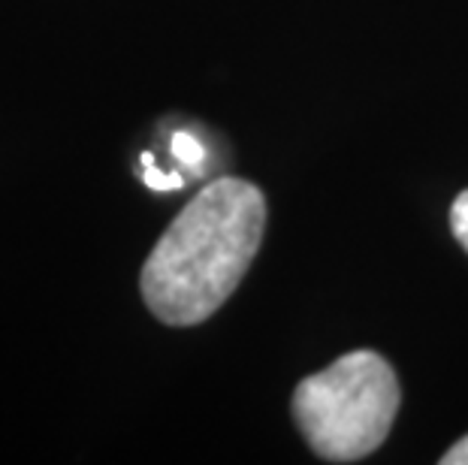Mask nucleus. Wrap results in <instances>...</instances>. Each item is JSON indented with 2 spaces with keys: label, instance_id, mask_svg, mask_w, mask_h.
Listing matches in <instances>:
<instances>
[{
  "label": "nucleus",
  "instance_id": "f257e3e1",
  "mask_svg": "<svg viewBox=\"0 0 468 465\" xmlns=\"http://www.w3.org/2000/svg\"><path fill=\"white\" fill-rule=\"evenodd\" d=\"M266 200L245 179H218L185 206L143 266V300L157 321L194 326L221 309L263 242Z\"/></svg>",
  "mask_w": 468,
  "mask_h": 465
},
{
  "label": "nucleus",
  "instance_id": "f03ea898",
  "mask_svg": "<svg viewBox=\"0 0 468 465\" xmlns=\"http://www.w3.org/2000/svg\"><path fill=\"white\" fill-rule=\"evenodd\" d=\"M399 381L375 351H351L293 390V420L317 457L356 462L375 453L399 414Z\"/></svg>",
  "mask_w": 468,
  "mask_h": 465
},
{
  "label": "nucleus",
  "instance_id": "7ed1b4c3",
  "mask_svg": "<svg viewBox=\"0 0 468 465\" xmlns=\"http://www.w3.org/2000/svg\"><path fill=\"white\" fill-rule=\"evenodd\" d=\"M143 182L152 187V191H178V187L185 185V175L154 170V157L145 152L143 154Z\"/></svg>",
  "mask_w": 468,
  "mask_h": 465
},
{
  "label": "nucleus",
  "instance_id": "20e7f679",
  "mask_svg": "<svg viewBox=\"0 0 468 465\" xmlns=\"http://www.w3.org/2000/svg\"><path fill=\"white\" fill-rule=\"evenodd\" d=\"M173 154L178 157V164L197 170V166L203 164V157H206V148L200 145V140H194L191 133H176L173 136Z\"/></svg>",
  "mask_w": 468,
  "mask_h": 465
},
{
  "label": "nucleus",
  "instance_id": "39448f33",
  "mask_svg": "<svg viewBox=\"0 0 468 465\" xmlns=\"http://www.w3.org/2000/svg\"><path fill=\"white\" fill-rule=\"evenodd\" d=\"M451 230L456 236V242L468 251V191H463L451 206Z\"/></svg>",
  "mask_w": 468,
  "mask_h": 465
},
{
  "label": "nucleus",
  "instance_id": "423d86ee",
  "mask_svg": "<svg viewBox=\"0 0 468 465\" xmlns=\"http://www.w3.org/2000/svg\"><path fill=\"white\" fill-rule=\"evenodd\" d=\"M441 465H468V435L453 444L451 450L441 457Z\"/></svg>",
  "mask_w": 468,
  "mask_h": 465
}]
</instances>
